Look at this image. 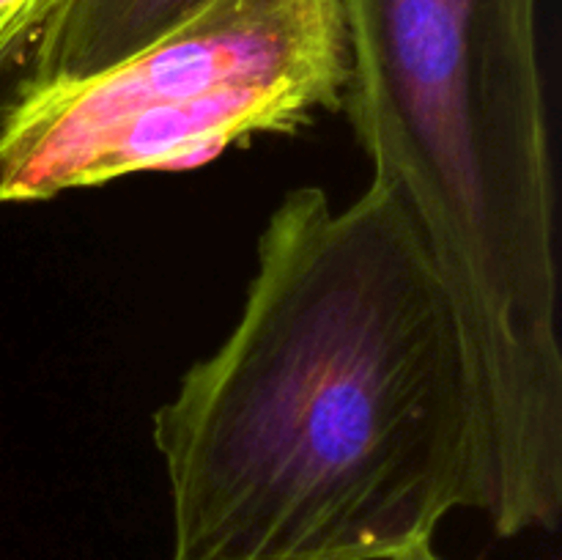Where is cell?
Instances as JSON below:
<instances>
[{"instance_id":"6da1fadb","label":"cell","mask_w":562,"mask_h":560,"mask_svg":"<svg viewBox=\"0 0 562 560\" xmlns=\"http://www.w3.org/2000/svg\"><path fill=\"white\" fill-rule=\"evenodd\" d=\"M170 560H393L486 508L475 366L453 291L382 181L291 190L239 322L151 421Z\"/></svg>"},{"instance_id":"7a4b0ae2","label":"cell","mask_w":562,"mask_h":560,"mask_svg":"<svg viewBox=\"0 0 562 560\" xmlns=\"http://www.w3.org/2000/svg\"><path fill=\"white\" fill-rule=\"evenodd\" d=\"M344 110L415 220L475 366L497 536L562 511L554 173L538 0H340Z\"/></svg>"},{"instance_id":"3957f363","label":"cell","mask_w":562,"mask_h":560,"mask_svg":"<svg viewBox=\"0 0 562 560\" xmlns=\"http://www.w3.org/2000/svg\"><path fill=\"white\" fill-rule=\"evenodd\" d=\"M340 0H212L140 53L80 80L20 82L0 126V203L49 201L344 110Z\"/></svg>"},{"instance_id":"277c9868","label":"cell","mask_w":562,"mask_h":560,"mask_svg":"<svg viewBox=\"0 0 562 560\" xmlns=\"http://www.w3.org/2000/svg\"><path fill=\"white\" fill-rule=\"evenodd\" d=\"M212 0H60L33 42L22 82H60L97 75L140 53Z\"/></svg>"},{"instance_id":"5b68a950","label":"cell","mask_w":562,"mask_h":560,"mask_svg":"<svg viewBox=\"0 0 562 560\" xmlns=\"http://www.w3.org/2000/svg\"><path fill=\"white\" fill-rule=\"evenodd\" d=\"M60 0H0V77L11 69L22 49L33 47Z\"/></svg>"},{"instance_id":"8992f818","label":"cell","mask_w":562,"mask_h":560,"mask_svg":"<svg viewBox=\"0 0 562 560\" xmlns=\"http://www.w3.org/2000/svg\"><path fill=\"white\" fill-rule=\"evenodd\" d=\"M393 560H445V558H439L437 549H434L431 544H423V547L409 549V552L398 555V558H393Z\"/></svg>"},{"instance_id":"52a82bcc","label":"cell","mask_w":562,"mask_h":560,"mask_svg":"<svg viewBox=\"0 0 562 560\" xmlns=\"http://www.w3.org/2000/svg\"><path fill=\"white\" fill-rule=\"evenodd\" d=\"M9 97L11 93H0V126H3V115H5V108H9Z\"/></svg>"}]
</instances>
